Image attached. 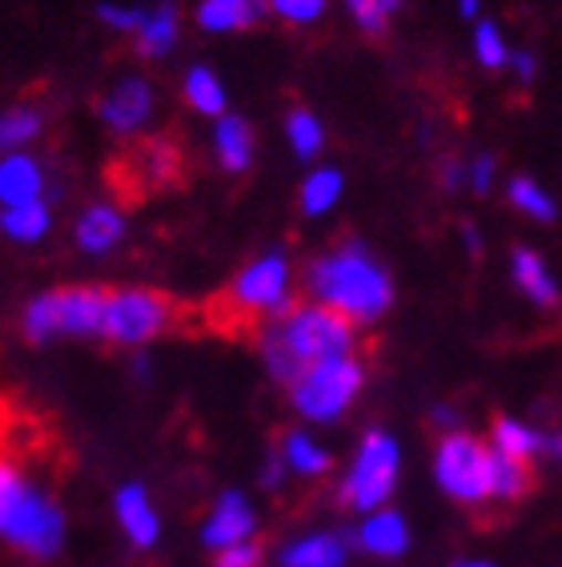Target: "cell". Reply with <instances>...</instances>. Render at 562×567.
<instances>
[{
	"mask_svg": "<svg viewBox=\"0 0 562 567\" xmlns=\"http://www.w3.org/2000/svg\"><path fill=\"white\" fill-rule=\"evenodd\" d=\"M305 295L354 327H370L394 302V282L362 241H342L305 266Z\"/></svg>",
	"mask_w": 562,
	"mask_h": 567,
	"instance_id": "cell-1",
	"label": "cell"
},
{
	"mask_svg": "<svg viewBox=\"0 0 562 567\" xmlns=\"http://www.w3.org/2000/svg\"><path fill=\"white\" fill-rule=\"evenodd\" d=\"M258 354L266 371L290 386L314 362L357 354V334L354 322H346L342 315L318 302H302L258 330Z\"/></svg>",
	"mask_w": 562,
	"mask_h": 567,
	"instance_id": "cell-2",
	"label": "cell"
},
{
	"mask_svg": "<svg viewBox=\"0 0 562 567\" xmlns=\"http://www.w3.org/2000/svg\"><path fill=\"white\" fill-rule=\"evenodd\" d=\"M0 544L29 559H53L65 547V507L12 455H0Z\"/></svg>",
	"mask_w": 562,
	"mask_h": 567,
	"instance_id": "cell-3",
	"label": "cell"
},
{
	"mask_svg": "<svg viewBox=\"0 0 562 567\" xmlns=\"http://www.w3.org/2000/svg\"><path fill=\"white\" fill-rule=\"evenodd\" d=\"M362 386H366V362L357 359V354L325 359L305 367L290 382V403L310 426H330L350 415V406L357 403Z\"/></svg>",
	"mask_w": 562,
	"mask_h": 567,
	"instance_id": "cell-4",
	"label": "cell"
},
{
	"mask_svg": "<svg viewBox=\"0 0 562 567\" xmlns=\"http://www.w3.org/2000/svg\"><path fill=\"white\" fill-rule=\"evenodd\" d=\"M105 290L97 286H56L24 306L21 330L29 342L53 339H101Z\"/></svg>",
	"mask_w": 562,
	"mask_h": 567,
	"instance_id": "cell-5",
	"label": "cell"
},
{
	"mask_svg": "<svg viewBox=\"0 0 562 567\" xmlns=\"http://www.w3.org/2000/svg\"><path fill=\"white\" fill-rule=\"evenodd\" d=\"M402 475V447L398 439L374 426L362 435V443L350 455L346 471H342V483H337V499L346 503L350 512L370 515L378 507H389V495L398 487Z\"/></svg>",
	"mask_w": 562,
	"mask_h": 567,
	"instance_id": "cell-6",
	"label": "cell"
},
{
	"mask_svg": "<svg viewBox=\"0 0 562 567\" xmlns=\"http://www.w3.org/2000/svg\"><path fill=\"white\" fill-rule=\"evenodd\" d=\"M226 310L241 322H273L293 310V266L290 254L270 250L246 262L226 290Z\"/></svg>",
	"mask_w": 562,
	"mask_h": 567,
	"instance_id": "cell-7",
	"label": "cell"
},
{
	"mask_svg": "<svg viewBox=\"0 0 562 567\" xmlns=\"http://www.w3.org/2000/svg\"><path fill=\"white\" fill-rule=\"evenodd\" d=\"M177 322L174 298L149 286H121L105 295V315H101V339L113 347H149Z\"/></svg>",
	"mask_w": 562,
	"mask_h": 567,
	"instance_id": "cell-8",
	"label": "cell"
},
{
	"mask_svg": "<svg viewBox=\"0 0 562 567\" xmlns=\"http://www.w3.org/2000/svg\"><path fill=\"white\" fill-rule=\"evenodd\" d=\"M490 471H495V451L482 439L450 431L434 447V480L446 495L462 507H482L490 503Z\"/></svg>",
	"mask_w": 562,
	"mask_h": 567,
	"instance_id": "cell-9",
	"label": "cell"
},
{
	"mask_svg": "<svg viewBox=\"0 0 562 567\" xmlns=\"http://www.w3.org/2000/svg\"><path fill=\"white\" fill-rule=\"evenodd\" d=\"M153 110H157V93L145 76H121L117 85L108 89L97 105V117L108 133L117 137H133L153 121Z\"/></svg>",
	"mask_w": 562,
	"mask_h": 567,
	"instance_id": "cell-10",
	"label": "cell"
},
{
	"mask_svg": "<svg viewBox=\"0 0 562 567\" xmlns=\"http://www.w3.org/2000/svg\"><path fill=\"white\" fill-rule=\"evenodd\" d=\"M249 539H258V512H253V503L241 492H221L214 499V507L206 512V519H201V544L217 556V551L249 544Z\"/></svg>",
	"mask_w": 562,
	"mask_h": 567,
	"instance_id": "cell-11",
	"label": "cell"
},
{
	"mask_svg": "<svg viewBox=\"0 0 562 567\" xmlns=\"http://www.w3.org/2000/svg\"><path fill=\"white\" fill-rule=\"evenodd\" d=\"M49 202V169L37 153H0V209Z\"/></svg>",
	"mask_w": 562,
	"mask_h": 567,
	"instance_id": "cell-12",
	"label": "cell"
},
{
	"mask_svg": "<svg viewBox=\"0 0 562 567\" xmlns=\"http://www.w3.org/2000/svg\"><path fill=\"white\" fill-rule=\"evenodd\" d=\"M350 539L337 527H318V532H302L285 539L278 547V567H346L350 559Z\"/></svg>",
	"mask_w": 562,
	"mask_h": 567,
	"instance_id": "cell-13",
	"label": "cell"
},
{
	"mask_svg": "<svg viewBox=\"0 0 562 567\" xmlns=\"http://www.w3.org/2000/svg\"><path fill=\"white\" fill-rule=\"evenodd\" d=\"M125 229H129V221H125L121 206H113V202H93V206H85L76 214L73 241H76V250L89 254V258H105V254H113L121 241H125Z\"/></svg>",
	"mask_w": 562,
	"mask_h": 567,
	"instance_id": "cell-14",
	"label": "cell"
},
{
	"mask_svg": "<svg viewBox=\"0 0 562 567\" xmlns=\"http://www.w3.org/2000/svg\"><path fill=\"white\" fill-rule=\"evenodd\" d=\"M113 515H117V527L125 532V539L140 551L162 539V515H157L149 492L140 483H121L117 495H113Z\"/></svg>",
	"mask_w": 562,
	"mask_h": 567,
	"instance_id": "cell-15",
	"label": "cell"
},
{
	"mask_svg": "<svg viewBox=\"0 0 562 567\" xmlns=\"http://www.w3.org/2000/svg\"><path fill=\"white\" fill-rule=\"evenodd\" d=\"M354 544L374 559H402L410 551V527L406 515L394 507H378V512L362 515V524L354 532Z\"/></svg>",
	"mask_w": 562,
	"mask_h": 567,
	"instance_id": "cell-16",
	"label": "cell"
},
{
	"mask_svg": "<svg viewBox=\"0 0 562 567\" xmlns=\"http://www.w3.org/2000/svg\"><path fill=\"white\" fill-rule=\"evenodd\" d=\"M253 130L249 121L238 117V113H226V117L214 121V162L226 169V174H246L253 165Z\"/></svg>",
	"mask_w": 562,
	"mask_h": 567,
	"instance_id": "cell-17",
	"label": "cell"
},
{
	"mask_svg": "<svg viewBox=\"0 0 562 567\" xmlns=\"http://www.w3.org/2000/svg\"><path fill=\"white\" fill-rule=\"evenodd\" d=\"M177 37H181V12L177 4H157V9H145V21L140 29L133 33V44H137L140 56H149V61H162L177 49Z\"/></svg>",
	"mask_w": 562,
	"mask_h": 567,
	"instance_id": "cell-18",
	"label": "cell"
},
{
	"mask_svg": "<svg viewBox=\"0 0 562 567\" xmlns=\"http://www.w3.org/2000/svg\"><path fill=\"white\" fill-rule=\"evenodd\" d=\"M490 447H495L498 455H507V458H514V463H527V467H530V463H534L542 451L551 447V439L542 435L539 426L522 423V419L502 415V419H495V431H490Z\"/></svg>",
	"mask_w": 562,
	"mask_h": 567,
	"instance_id": "cell-19",
	"label": "cell"
},
{
	"mask_svg": "<svg viewBox=\"0 0 562 567\" xmlns=\"http://www.w3.org/2000/svg\"><path fill=\"white\" fill-rule=\"evenodd\" d=\"M266 17V0H201L197 24L206 33H241Z\"/></svg>",
	"mask_w": 562,
	"mask_h": 567,
	"instance_id": "cell-20",
	"label": "cell"
},
{
	"mask_svg": "<svg viewBox=\"0 0 562 567\" xmlns=\"http://www.w3.org/2000/svg\"><path fill=\"white\" fill-rule=\"evenodd\" d=\"M281 458H285V467H290L293 480H322L334 471V455L325 443H318L310 431H290V435L281 439Z\"/></svg>",
	"mask_w": 562,
	"mask_h": 567,
	"instance_id": "cell-21",
	"label": "cell"
},
{
	"mask_svg": "<svg viewBox=\"0 0 562 567\" xmlns=\"http://www.w3.org/2000/svg\"><path fill=\"white\" fill-rule=\"evenodd\" d=\"M181 97L185 105L201 117H226V85H221V76L214 73L209 65H194L185 69L181 76Z\"/></svg>",
	"mask_w": 562,
	"mask_h": 567,
	"instance_id": "cell-22",
	"label": "cell"
},
{
	"mask_svg": "<svg viewBox=\"0 0 562 567\" xmlns=\"http://www.w3.org/2000/svg\"><path fill=\"white\" fill-rule=\"evenodd\" d=\"M49 229H53V209H49V202L0 209V234L9 241H17V246H37V241L49 238Z\"/></svg>",
	"mask_w": 562,
	"mask_h": 567,
	"instance_id": "cell-23",
	"label": "cell"
},
{
	"mask_svg": "<svg viewBox=\"0 0 562 567\" xmlns=\"http://www.w3.org/2000/svg\"><path fill=\"white\" fill-rule=\"evenodd\" d=\"M342 189H346V177L337 174L334 165H318L305 174L302 189H298V206L305 218H325L342 202Z\"/></svg>",
	"mask_w": 562,
	"mask_h": 567,
	"instance_id": "cell-24",
	"label": "cell"
},
{
	"mask_svg": "<svg viewBox=\"0 0 562 567\" xmlns=\"http://www.w3.org/2000/svg\"><path fill=\"white\" fill-rule=\"evenodd\" d=\"M510 274H514V286L530 298L534 306H554L559 302V282L551 278L547 262H542L534 250H514L510 258Z\"/></svg>",
	"mask_w": 562,
	"mask_h": 567,
	"instance_id": "cell-25",
	"label": "cell"
},
{
	"mask_svg": "<svg viewBox=\"0 0 562 567\" xmlns=\"http://www.w3.org/2000/svg\"><path fill=\"white\" fill-rule=\"evenodd\" d=\"M44 133V113L37 105H12L0 113V153H21Z\"/></svg>",
	"mask_w": 562,
	"mask_h": 567,
	"instance_id": "cell-26",
	"label": "cell"
},
{
	"mask_svg": "<svg viewBox=\"0 0 562 567\" xmlns=\"http://www.w3.org/2000/svg\"><path fill=\"white\" fill-rule=\"evenodd\" d=\"M285 142H290V150L298 153V157H318V153L325 150V125L318 113L310 110H290L285 113Z\"/></svg>",
	"mask_w": 562,
	"mask_h": 567,
	"instance_id": "cell-27",
	"label": "cell"
},
{
	"mask_svg": "<svg viewBox=\"0 0 562 567\" xmlns=\"http://www.w3.org/2000/svg\"><path fill=\"white\" fill-rule=\"evenodd\" d=\"M495 451V447H490ZM530 492V467L514 463V458L498 455L495 451V471H490V499L495 503H514Z\"/></svg>",
	"mask_w": 562,
	"mask_h": 567,
	"instance_id": "cell-28",
	"label": "cell"
},
{
	"mask_svg": "<svg viewBox=\"0 0 562 567\" xmlns=\"http://www.w3.org/2000/svg\"><path fill=\"white\" fill-rule=\"evenodd\" d=\"M510 206L514 209H522L527 218H534V221H551L559 209H554V202H551V194L542 186H534L530 177H514L510 182Z\"/></svg>",
	"mask_w": 562,
	"mask_h": 567,
	"instance_id": "cell-29",
	"label": "cell"
},
{
	"mask_svg": "<svg viewBox=\"0 0 562 567\" xmlns=\"http://www.w3.org/2000/svg\"><path fill=\"white\" fill-rule=\"evenodd\" d=\"M266 12L278 17L281 24H293V29H310L330 12V0H266Z\"/></svg>",
	"mask_w": 562,
	"mask_h": 567,
	"instance_id": "cell-30",
	"label": "cell"
},
{
	"mask_svg": "<svg viewBox=\"0 0 562 567\" xmlns=\"http://www.w3.org/2000/svg\"><path fill=\"white\" fill-rule=\"evenodd\" d=\"M137 165H140V174H145V182L149 186H162V182H169L177 169V153L169 142H145L137 153Z\"/></svg>",
	"mask_w": 562,
	"mask_h": 567,
	"instance_id": "cell-31",
	"label": "cell"
},
{
	"mask_svg": "<svg viewBox=\"0 0 562 567\" xmlns=\"http://www.w3.org/2000/svg\"><path fill=\"white\" fill-rule=\"evenodd\" d=\"M97 21L105 24V29H113V33H137L140 21H145V9H137V4H117V0H105V4H97Z\"/></svg>",
	"mask_w": 562,
	"mask_h": 567,
	"instance_id": "cell-32",
	"label": "cell"
},
{
	"mask_svg": "<svg viewBox=\"0 0 562 567\" xmlns=\"http://www.w3.org/2000/svg\"><path fill=\"white\" fill-rule=\"evenodd\" d=\"M475 53H478V61H482L487 69H502L510 61L507 44H502V33H498L490 21H482L475 29Z\"/></svg>",
	"mask_w": 562,
	"mask_h": 567,
	"instance_id": "cell-33",
	"label": "cell"
},
{
	"mask_svg": "<svg viewBox=\"0 0 562 567\" xmlns=\"http://www.w3.org/2000/svg\"><path fill=\"white\" fill-rule=\"evenodd\" d=\"M342 4H346V12L354 17V24L362 29V33H370V37H382V33H386L389 12L382 9L378 0H342Z\"/></svg>",
	"mask_w": 562,
	"mask_h": 567,
	"instance_id": "cell-34",
	"label": "cell"
},
{
	"mask_svg": "<svg viewBox=\"0 0 562 567\" xmlns=\"http://www.w3.org/2000/svg\"><path fill=\"white\" fill-rule=\"evenodd\" d=\"M261 564H266V551H261L258 539L226 547V551H217V559H214V567H261Z\"/></svg>",
	"mask_w": 562,
	"mask_h": 567,
	"instance_id": "cell-35",
	"label": "cell"
},
{
	"mask_svg": "<svg viewBox=\"0 0 562 567\" xmlns=\"http://www.w3.org/2000/svg\"><path fill=\"white\" fill-rule=\"evenodd\" d=\"M285 480H290L285 458H281V451H270V455H266V467H261V487H266V492H278V487H285Z\"/></svg>",
	"mask_w": 562,
	"mask_h": 567,
	"instance_id": "cell-36",
	"label": "cell"
},
{
	"mask_svg": "<svg viewBox=\"0 0 562 567\" xmlns=\"http://www.w3.org/2000/svg\"><path fill=\"white\" fill-rule=\"evenodd\" d=\"M466 177H470V189H475V194H487L490 182H495V157H487V153L475 157L470 169H466Z\"/></svg>",
	"mask_w": 562,
	"mask_h": 567,
	"instance_id": "cell-37",
	"label": "cell"
},
{
	"mask_svg": "<svg viewBox=\"0 0 562 567\" xmlns=\"http://www.w3.org/2000/svg\"><path fill=\"white\" fill-rule=\"evenodd\" d=\"M462 177H466V169H462L458 162H446V165H443V186H446V189L462 186Z\"/></svg>",
	"mask_w": 562,
	"mask_h": 567,
	"instance_id": "cell-38",
	"label": "cell"
},
{
	"mask_svg": "<svg viewBox=\"0 0 562 567\" xmlns=\"http://www.w3.org/2000/svg\"><path fill=\"white\" fill-rule=\"evenodd\" d=\"M434 423L443 426L446 435H450V431H462V426H458V415L450 411V406H438V411H434Z\"/></svg>",
	"mask_w": 562,
	"mask_h": 567,
	"instance_id": "cell-39",
	"label": "cell"
},
{
	"mask_svg": "<svg viewBox=\"0 0 562 567\" xmlns=\"http://www.w3.org/2000/svg\"><path fill=\"white\" fill-rule=\"evenodd\" d=\"M510 61H514V73H519L522 81H530V76H534V56H530V53H514Z\"/></svg>",
	"mask_w": 562,
	"mask_h": 567,
	"instance_id": "cell-40",
	"label": "cell"
},
{
	"mask_svg": "<svg viewBox=\"0 0 562 567\" xmlns=\"http://www.w3.org/2000/svg\"><path fill=\"white\" fill-rule=\"evenodd\" d=\"M458 9H462V17H475V12H478V0H458Z\"/></svg>",
	"mask_w": 562,
	"mask_h": 567,
	"instance_id": "cell-41",
	"label": "cell"
},
{
	"mask_svg": "<svg viewBox=\"0 0 562 567\" xmlns=\"http://www.w3.org/2000/svg\"><path fill=\"white\" fill-rule=\"evenodd\" d=\"M455 567H495V564H487V559H462V564H455Z\"/></svg>",
	"mask_w": 562,
	"mask_h": 567,
	"instance_id": "cell-42",
	"label": "cell"
},
{
	"mask_svg": "<svg viewBox=\"0 0 562 567\" xmlns=\"http://www.w3.org/2000/svg\"><path fill=\"white\" fill-rule=\"evenodd\" d=\"M551 451H554V455H559V463H562V431H559V435L551 439Z\"/></svg>",
	"mask_w": 562,
	"mask_h": 567,
	"instance_id": "cell-43",
	"label": "cell"
},
{
	"mask_svg": "<svg viewBox=\"0 0 562 567\" xmlns=\"http://www.w3.org/2000/svg\"><path fill=\"white\" fill-rule=\"evenodd\" d=\"M378 4H382V9H386V12H394V9H398V4H402V0H378Z\"/></svg>",
	"mask_w": 562,
	"mask_h": 567,
	"instance_id": "cell-44",
	"label": "cell"
}]
</instances>
